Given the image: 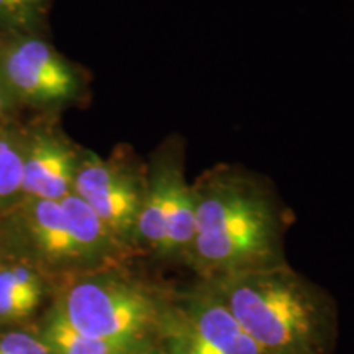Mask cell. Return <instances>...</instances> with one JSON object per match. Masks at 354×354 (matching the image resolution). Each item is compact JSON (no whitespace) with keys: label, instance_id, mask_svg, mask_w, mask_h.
<instances>
[{"label":"cell","instance_id":"7c38bea8","mask_svg":"<svg viewBox=\"0 0 354 354\" xmlns=\"http://www.w3.org/2000/svg\"><path fill=\"white\" fill-rule=\"evenodd\" d=\"M24 148L25 128L0 125V215L24 201Z\"/></svg>","mask_w":354,"mask_h":354},{"label":"cell","instance_id":"4fadbf2b","mask_svg":"<svg viewBox=\"0 0 354 354\" xmlns=\"http://www.w3.org/2000/svg\"><path fill=\"white\" fill-rule=\"evenodd\" d=\"M53 0H0V35H41Z\"/></svg>","mask_w":354,"mask_h":354},{"label":"cell","instance_id":"30bf717a","mask_svg":"<svg viewBox=\"0 0 354 354\" xmlns=\"http://www.w3.org/2000/svg\"><path fill=\"white\" fill-rule=\"evenodd\" d=\"M44 343L51 354H128L151 342H109L86 336L74 330L53 307L43 328Z\"/></svg>","mask_w":354,"mask_h":354},{"label":"cell","instance_id":"9c48e42d","mask_svg":"<svg viewBox=\"0 0 354 354\" xmlns=\"http://www.w3.org/2000/svg\"><path fill=\"white\" fill-rule=\"evenodd\" d=\"M82 149L53 120L26 127L21 180L24 198L57 201L71 196Z\"/></svg>","mask_w":354,"mask_h":354},{"label":"cell","instance_id":"8fae6325","mask_svg":"<svg viewBox=\"0 0 354 354\" xmlns=\"http://www.w3.org/2000/svg\"><path fill=\"white\" fill-rule=\"evenodd\" d=\"M43 297V281L30 266H0V322L28 317Z\"/></svg>","mask_w":354,"mask_h":354},{"label":"cell","instance_id":"277c9868","mask_svg":"<svg viewBox=\"0 0 354 354\" xmlns=\"http://www.w3.org/2000/svg\"><path fill=\"white\" fill-rule=\"evenodd\" d=\"M166 294L112 268L79 274L55 308L79 333L109 342H151Z\"/></svg>","mask_w":354,"mask_h":354},{"label":"cell","instance_id":"52a82bcc","mask_svg":"<svg viewBox=\"0 0 354 354\" xmlns=\"http://www.w3.org/2000/svg\"><path fill=\"white\" fill-rule=\"evenodd\" d=\"M156 333L166 354H266L202 279L166 294Z\"/></svg>","mask_w":354,"mask_h":354},{"label":"cell","instance_id":"9a60e30c","mask_svg":"<svg viewBox=\"0 0 354 354\" xmlns=\"http://www.w3.org/2000/svg\"><path fill=\"white\" fill-rule=\"evenodd\" d=\"M17 104L15 99H13L10 91H8L6 81H3L2 74H0V125H8L12 123V117L15 113Z\"/></svg>","mask_w":354,"mask_h":354},{"label":"cell","instance_id":"5b68a950","mask_svg":"<svg viewBox=\"0 0 354 354\" xmlns=\"http://www.w3.org/2000/svg\"><path fill=\"white\" fill-rule=\"evenodd\" d=\"M146 166L148 184L136 221L135 246L162 259L185 263L196 236V197L185 179L184 138H166Z\"/></svg>","mask_w":354,"mask_h":354},{"label":"cell","instance_id":"8992f818","mask_svg":"<svg viewBox=\"0 0 354 354\" xmlns=\"http://www.w3.org/2000/svg\"><path fill=\"white\" fill-rule=\"evenodd\" d=\"M0 74L19 105L57 113L81 104L86 73L41 35H0Z\"/></svg>","mask_w":354,"mask_h":354},{"label":"cell","instance_id":"5bb4252c","mask_svg":"<svg viewBox=\"0 0 354 354\" xmlns=\"http://www.w3.org/2000/svg\"><path fill=\"white\" fill-rule=\"evenodd\" d=\"M0 354H51L43 338L25 331L0 335Z\"/></svg>","mask_w":354,"mask_h":354},{"label":"cell","instance_id":"2e32d148","mask_svg":"<svg viewBox=\"0 0 354 354\" xmlns=\"http://www.w3.org/2000/svg\"><path fill=\"white\" fill-rule=\"evenodd\" d=\"M128 354H166L165 349H162V346H154L153 343L146 344V346L136 349V351H131Z\"/></svg>","mask_w":354,"mask_h":354},{"label":"cell","instance_id":"ba28073f","mask_svg":"<svg viewBox=\"0 0 354 354\" xmlns=\"http://www.w3.org/2000/svg\"><path fill=\"white\" fill-rule=\"evenodd\" d=\"M146 184L148 166L125 146L115 149L109 158L82 149L73 194L94 210L123 248H130L135 246Z\"/></svg>","mask_w":354,"mask_h":354},{"label":"cell","instance_id":"7a4b0ae2","mask_svg":"<svg viewBox=\"0 0 354 354\" xmlns=\"http://www.w3.org/2000/svg\"><path fill=\"white\" fill-rule=\"evenodd\" d=\"M202 281L266 354L331 353L333 300L286 263Z\"/></svg>","mask_w":354,"mask_h":354},{"label":"cell","instance_id":"3957f363","mask_svg":"<svg viewBox=\"0 0 354 354\" xmlns=\"http://www.w3.org/2000/svg\"><path fill=\"white\" fill-rule=\"evenodd\" d=\"M2 216L26 253L57 271H99L127 250L76 194L57 201L24 198Z\"/></svg>","mask_w":354,"mask_h":354},{"label":"cell","instance_id":"6da1fadb","mask_svg":"<svg viewBox=\"0 0 354 354\" xmlns=\"http://www.w3.org/2000/svg\"><path fill=\"white\" fill-rule=\"evenodd\" d=\"M192 190L196 236L185 264L201 279L284 263V218L264 177L220 165L198 176Z\"/></svg>","mask_w":354,"mask_h":354}]
</instances>
